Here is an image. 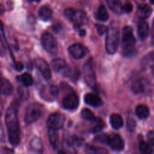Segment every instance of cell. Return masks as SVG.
I'll list each match as a JSON object with an SVG mask.
<instances>
[{
	"label": "cell",
	"instance_id": "1",
	"mask_svg": "<svg viewBox=\"0 0 154 154\" xmlns=\"http://www.w3.org/2000/svg\"><path fill=\"white\" fill-rule=\"evenodd\" d=\"M5 120L7 127L9 142L12 146H17L20 141V130L17 111L14 107L8 108Z\"/></svg>",
	"mask_w": 154,
	"mask_h": 154
},
{
	"label": "cell",
	"instance_id": "2",
	"mask_svg": "<svg viewBox=\"0 0 154 154\" xmlns=\"http://www.w3.org/2000/svg\"><path fill=\"white\" fill-rule=\"evenodd\" d=\"M122 34V48L123 55L127 57H132L136 54V50L134 48L135 38L133 35V29L129 26H125Z\"/></svg>",
	"mask_w": 154,
	"mask_h": 154
},
{
	"label": "cell",
	"instance_id": "3",
	"mask_svg": "<svg viewBox=\"0 0 154 154\" xmlns=\"http://www.w3.org/2000/svg\"><path fill=\"white\" fill-rule=\"evenodd\" d=\"M119 43H120V31L117 26L112 25L110 28H108L107 32L106 42H105L107 52L109 54H114V53H116L118 48Z\"/></svg>",
	"mask_w": 154,
	"mask_h": 154
},
{
	"label": "cell",
	"instance_id": "4",
	"mask_svg": "<svg viewBox=\"0 0 154 154\" xmlns=\"http://www.w3.org/2000/svg\"><path fill=\"white\" fill-rule=\"evenodd\" d=\"M44 107L41 104L32 103L26 108L24 115V121L26 124H31L37 121L43 114Z\"/></svg>",
	"mask_w": 154,
	"mask_h": 154
},
{
	"label": "cell",
	"instance_id": "5",
	"mask_svg": "<svg viewBox=\"0 0 154 154\" xmlns=\"http://www.w3.org/2000/svg\"><path fill=\"white\" fill-rule=\"evenodd\" d=\"M66 17L74 23L76 28L81 26L87 22V14L83 11H75L72 8H67L65 11Z\"/></svg>",
	"mask_w": 154,
	"mask_h": 154
},
{
	"label": "cell",
	"instance_id": "6",
	"mask_svg": "<svg viewBox=\"0 0 154 154\" xmlns=\"http://www.w3.org/2000/svg\"><path fill=\"white\" fill-rule=\"evenodd\" d=\"M84 81L89 87L95 88L96 85V77L93 69L92 60H89L84 65Z\"/></svg>",
	"mask_w": 154,
	"mask_h": 154
},
{
	"label": "cell",
	"instance_id": "7",
	"mask_svg": "<svg viewBox=\"0 0 154 154\" xmlns=\"http://www.w3.org/2000/svg\"><path fill=\"white\" fill-rule=\"evenodd\" d=\"M42 43L44 48L51 54H55L58 51V47L56 39L54 36L49 32H45L42 35Z\"/></svg>",
	"mask_w": 154,
	"mask_h": 154
},
{
	"label": "cell",
	"instance_id": "8",
	"mask_svg": "<svg viewBox=\"0 0 154 154\" xmlns=\"http://www.w3.org/2000/svg\"><path fill=\"white\" fill-rule=\"evenodd\" d=\"M65 123V117L60 113H54L49 116L47 121L48 129L59 130L63 126Z\"/></svg>",
	"mask_w": 154,
	"mask_h": 154
},
{
	"label": "cell",
	"instance_id": "9",
	"mask_svg": "<svg viewBox=\"0 0 154 154\" xmlns=\"http://www.w3.org/2000/svg\"><path fill=\"white\" fill-rule=\"evenodd\" d=\"M79 98L75 93H71L66 96L63 100V106L65 109L73 111L78 107Z\"/></svg>",
	"mask_w": 154,
	"mask_h": 154
},
{
	"label": "cell",
	"instance_id": "10",
	"mask_svg": "<svg viewBox=\"0 0 154 154\" xmlns=\"http://www.w3.org/2000/svg\"><path fill=\"white\" fill-rule=\"evenodd\" d=\"M51 65H52L53 69H54L55 72H60L64 76H69V74H70V69L67 67L66 61L63 59H55L52 61Z\"/></svg>",
	"mask_w": 154,
	"mask_h": 154
},
{
	"label": "cell",
	"instance_id": "11",
	"mask_svg": "<svg viewBox=\"0 0 154 154\" xmlns=\"http://www.w3.org/2000/svg\"><path fill=\"white\" fill-rule=\"evenodd\" d=\"M108 144L114 150L120 151L124 148V141L118 134H111L108 137Z\"/></svg>",
	"mask_w": 154,
	"mask_h": 154
},
{
	"label": "cell",
	"instance_id": "12",
	"mask_svg": "<svg viewBox=\"0 0 154 154\" xmlns=\"http://www.w3.org/2000/svg\"><path fill=\"white\" fill-rule=\"evenodd\" d=\"M35 65L37 69L42 75L45 80L48 81L51 78V71L46 61L43 59H37L35 60Z\"/></svg>",
	"mask_w": 154,
	"mask_h": 154
},
{
	"label": "cell",
	"instance_id": "13",
	"mask_svg": "<svg viewBox=\"0 0 154 154\" xmlns=\"http://www.w3.org/2000/svg\"><path fill=\"white\" fill-rule=\"evenodd\" d=\"M69 52L73 58L80 60L85 55L84 48L81 44H74L69 48Z\"/></svg>",
	"mask_w": 154,
	"mask_h": 154
},
{
	"label": "cell",
	"instance_id": "14",
	"mask_svg": "<svg viewBox=\"0 0 154 154\" xmlns=\"http://www.w3.org/2000/svg\"><path fill=\"white\" fill-rule=\"evenodd\" d=\"M84 101L87 105L94 107V108L100 107L103 104V102H102L100 96H98L97 94H95V93H87L84 96Z\"/></svg>",
	"mask_w": 154,
	"mask_h": 154
},
{
	"label": "cell",
	"instance_id": "15",
	"mask_svg": "<svg viewBox=\"0 0 154 154\" xmlns=\"http://www.w3.org/2000/svg\"><path fill=\"white\" fill-rule=\"evenodd\" d=\"M138 33L140 38L144 40L149 35V26L144 20H141L138 23Z\"/></svg>",
	"mask_w": 154,
	"mask_h": 154
},
{
	"label": "cell",
	"instance_id": "16",
	"mask_svg": "<svg viewBox=\"0 0 154 154\" xmlns=\"http://www.w3.org/2000/svg\"><path fill=\"white\" fill-rule=\"evenodd\" d=\"M152 13V9L148 5H141L138 7V11H137V14L140 20H144L150 17Z\"/></svg>",
	"mask_w": 154,
	"mask_h": 154
},
{
	"label": "cell",
	"instance_id": "17",
	"mask_svg": "<svg viewBox=\"0 0 154 154\" xmlns=\"http://www.w3.org/2000/svg\"><path fill=\"white\" fill-rule=\"evenodd\" d=\"M48 93H49V95H48V97L47 100H53V99H55V98L57 96V95H58L59 93L58 87H56V86L54 85H50L49 87H48L47 88H45V90H44L43 97L45 96H47Z\"/></svg>",
	"mask_w": 154,
	"mask_h": 154
},
{
	"label": "cell",
	"instance_id": "18",
	"mask_svg": "<svg viewBox=\"0 0 154 154\" xmlns=\"http://www.w3.org/2000/svg\"><path fill=\"white\" fill-rule=\"evenodd\" d=\"M86 154H108V151L103 147H98V146L88 145L85 147Z\"/></svg>",
	"mask_w": 154,
	"mask_h": 154
},
{
	"label": "cell",
	"instance_id": "19",
	"mask_svg": "<svg viewBox=\"0 0 154 154\" xmlns=\"http://www.w3.org/2000/svg\"><path fill=\"white\" fill-rule=\"evenodd\" d=\"M108 7L112 11L117 14H120L123 11V5L120 0H106Z\"/></svg>",
	"mask_w": 154,
	"mask_h": 154
},
{
	"label": "cell",
	"instance_id": "20",
	"mask_svg": "<svg viewBox=\"0 0 154 154\" xmlns=\"http://www.w3.org/2000/svg\"><path fill=\"white\" fill-rule=\"evenodd\" d=\"M111 126L115 129H119L123 126V120L121 116L118 114H113L110 117Z\"/></svg>",
	"mask_w": 154,
	"mask_h": 154
},
{
	"label": "cell",
	"instance_id": "21",
	"mask_svg": "<svg viewBox=\"0 0 154 154\" xmlns=\"http://www.w3.org/2000/svg\"><path fill=\"white\" fill-rule=\"evenodd\" d=\"M53 14V11L51 9V8L48 7L47 5H44L39 9L38 11V15L41 17V19L43 20L47 21L49 20L51 18Z\"/></svg>",
	"mask_w": 154,
	"mask_h": 154
},
{
	"label": "cell",
	"instance_id": "22",
	"mask_svg": "<svg viewBox=\"0 0 154 154\" xmlns=\"http://www.w3.org/2000/svg\"><path fill=\"white\" fill-rule=\"evenodd\" d=\"M48 138L53 147L57 148L59 145V134L57 130L48 129Z\"/></svg>",
	"mask_w": 154,
	"mask_h": 154
},
{
	"label": "cell",
	"instance_id": "23",
	"mask_svg": "<svg viewBox=\"0 0 154 154\" xmlns=\"http://www.w3.org/2000/svg\"><path fill=\"white\" fill-rule=\"evenodd\" d=\"M135 114L140 119H146L150 114V111L147 106L144 105H139L135 109Z\"/></svg>",
	"mask_w": 154,
	"mask_h": 154
},
{
	"label": "cell",
	"instance_id": "24",
	"mask_svg": "<svg viewBox=\"0 0 154 154\" xmlns=\"http://www.w3.org/2000/svg\"><path fill=\"white\" fill-rule=\"evenodd\" d=\"M132 90L135 93H144L145 90V85L144 84V81L142 79H137L134 81L132 84Z\"/></svg>",
	"mask_w": 154,
	"mask_h": 154
},
{
	"label": "cell",
	"instance_id": "25",
	"mask_svg": "<svg viewBox=\"0 0 154 154\" xmlns=\"http://www.w3.org/2000/svg\"><path fill=\"white\" fill-rule=\"evenodd\" d=\"M13 92V87L11 84L5 78L2 80V93L5 96H10Z\"/></svg>",
	"mask_w": 154,
	"mask_h": 154
},
{
	"label": "cell",
	"instance_id": "26",
	"mask_svg": "<svg viewBox=\"0 0 154 154\" xmlns=\"http://www.w3.org/2000/svg\"><path fill=\"white\" fill-rule=\"evenodd\" d=\"M96 18L100 21H106L109 18L107 9L105 5H101L98 9L97 14H96Z\"/></svg>",
	"mask_w": 154,
	"mask_h": 154
},
{
	"label": "cell",
	"instance_id": "27",
	"mask_svg": "<svg viewBox=\"0 0 154 154\" xmlns=\"http://www.w3.org/2000/svg\"><path fill=\"white\" fill-rule=\"evenodd\" d=\"M67 143L70 147H81L84 144V140L80 137L71 136L68 139Z\"/></svg>",
	"mask_w": 154,
	"mask_h": 154
},
{
	"label": "cell",
	"instance_id": "28",
	"mask_svg": "<svg viewBox=\"0 0 154 154\" xmlns=\"http://www.w3.org/2000/svg\"><path fill=\"white\" fill-rule=\"evenodd\" d=\"M81 116H82L83 119L86 120H88V121H92V122H96L97 118L95 116V114L90 111L88 108H84V110H82L81 111Z\"/></svg>",
	"mask_w": 154,
	"mask_h": 154
},
{
	"label": "cell",
	"instance_id": "29",
	"mask_svg": "<svg viewBox=\"0 0 154 154\" xmlns=\"http://www.w3.org/2000/svg\"><path fill=\"white\" fill-rule=\"evenodd\" d=\"M139 150L141 154H152L153 153V148L150 143L141 141L139 144Z\"/></svg>",
	"mask_w": 154,
	"mask_h": 154
},
{
	"label": "cell",
	"instance_id": "30",
	"mask_svg": "<svg viewBox=\"0 0 154 154\" xmlns=\"http://www.w3.org/2000/svg\"><path fill=\"white\" fill-rule=\"evenodd\" d=\"M18 79H19V81H20L23 84V85L26 86V87H29V86H31L33 83L32 77L28 73L23 74L22 75L19 76Z\"/></svg>",
	"mask_w": 154,
	"mask_h": 154
},
{
	"label": "cell",
	"instance_id": "31",
	"mask_svg": "<svg viewBox=\"0 0 154 154\" xmlns=\"http://www.w3.org/2000/svg\"><path fill=\"white\" fill-rule=\"evenodd\" d=\"M31 147L33 150L42 153V144L40 139L38 138H34L31 141Z\"/></svg>",
	"mask_w": 154,
	"mask_h": 154
},
{
	"label": "cell",
	"instance_id": "32",
	"mask_svg": "<svg viewBox=\"0 0 154 154\" xmlns=\"http://www.w3.org/2000/svg\"><path fill=\"white\" fill-rule=\"evenodd\" d=\"M108 137H109V135H106V134H102V135H97V136L95 138V141H98V142L108 144Z\"/></svg>",
	"mask_w": 154,
	"mask_h": 154
},
{
	"label": "cell",
	"instance_id": "33",
	"mask_svg": "<svg viewBox=\"0 0 154 154\" xmlns=\"http://www.w3.org/2000/svg\"><path fill=\"white\" fill-rule=\"evenodd\" d=\"M96 29H97L98 32H99V34L100 35H104L105 32H107L108 29H107L106 26H105L104 25H101V24H96Z\"/></svg>",
	"mask_w": 154,
	"mask_h": 154
},
{
	"label": "cell",
	"instance_id": "34",
	"mask_svg": "<svg viewBox=\"0 0 154 154\" xmlns=\"http://www.w3.org/2000/svg\"><path fill=\"white\" fill-rule=\"evenodd\" d=\"M135 126H136V123H135V121L133 120V118H129L127 121V128L130 132H132V131L135 129Z\"/></svg>",
	"mask_w": 154,
	"mask_h": 154
},
{
	"label": "cell",
	"instance_id": "35",
	"mask_svg": "<svg viewBox=\"0 0 154 154\" xmlns=\"http://www.w3.org/2000/svg\"><path fill=\"white\" fill-rule=\"evenodd\" d=\"M147 140L148 142L151 144L152 146H154V131H150L148 132L147 135Z\"/></svg>",
	"mask_w": 154,
	"mask_h": 154
},
{
	"label": "cell",
	"instance_id": "36",
	"mask_svg": "<svg viewBox=\"0 0 154 154\" xmlns=\"http://www.w3.org/2000/svg\"><path fill=\"white\" fill-rule=\"evenodd\" d=\"M132 9H133V6H132V5L129 2L126 3V4L123 6V11L126 12V13H130L132 11Z\"/></svg>",
	"mask_w": 154,
	"mask_h": 154
},
{
	"label": "cell",
	"instance_id": "37",
	"mask_svg": "<svg viewBox=\"0 0 154 154\" xmlns=\"http://www.w3.org/2000/svg\"><path fill=\"white\" fill-rule=\"evenodd\" d=\"M18 93H19L20 97H22L23 99V98H26L27 96H28V93H27V91H26L25 90L22 89L21 87H20L19 90H18Z\"/></svg>",
	"mask_w": 154,
	"mask_h": 154
},
{
	"label": "cell",
	"instance_id": "38",
	"mask_svg": "<svg viewBox=\"0 0 154 154\" xmlns=\"http://www.w3.org/2000/svg\"><path fill=\"white\" fill-rule=\"evenodd\" d=\"M14 67L17 71H21L23 70V65L21 63H20V62H18V63H15Z\"/></svg>",
	"mask_w": 154,
	"mask_h": 154
},
{
	"label": "cell",
	"instance_id": "39",
	"mask_svg": "<svg viewBox=\"0 0 154 154\" xmlns=\"http://www.w3.org/2000/svg\"><path fill=\"white\" fill-rule=\"evenodd\" d=\"M86 34V32L84 31V30H81L80 31V35H81V36H84Z\"/></svg>",
	"mask_w": 154,
	"mask_h": 154
},
{
	"label": "cell",
	"instance_id": "40",
	"mask_svg": "<svg viewBox=\"0 0 154 154\" xmlns=\"http://www.w3.org/2000/svg\"><path fill=\"white\" fill-rule=\"evenodd\" d=\"M58 154H66V153H65V152L63 151V150H61V151L59 152Z\"/></svg>",
	"mask_w": 154,
	"mask_h": 154
},
{
	"label": "cell",
	"instance_id": "41",
	"mask_svg": "<svg viewBox=\"0 0 154 154\" xmlns=\"http://www.w3.org/2000/svg\"><path fill=\"white\" fill-rule=\"evenodd\" d=\"M29 2H39L41 1V0H28Z\"/></svg>",
	"mask_w": 154,
	"mask_h": 154
},
{
	"label": "cell",
	"instance_id": "42",
	"mask_svg": "<svg viewBox=\"0 0 154 154\" xmlns=\"http://www.w3.org/2000/svg\"><path fill=\"white\" fill-rule=\"evenodd\" d=\"M150 3H152V4L154 5V0H150Z\"/></svg>",
	"mask_w": 154,
	"mask_h": 154
},
{
	"label": "cell",
	"instance_id": "43",
	"mask_svg": "<svg viewBox=\"0 0 154 154\" xmlns=\"http://www.w3.org/2000/svg\"><path fill=\"white\" fill-rule=\"evenodd\" d=\"M153 26L154 27V20H153Z\"/></svg>",
	"mask_w": 154,
	"mask_h": 154
}]
</instances>
